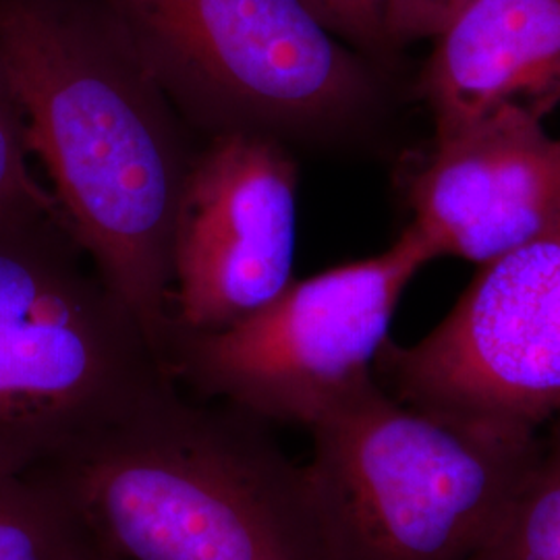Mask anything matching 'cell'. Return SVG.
<instances>
[{"label": "cell", "instance_id": "cell-12", "mask_svg": "<svg viewBox=\"0 0 560 560\" xmlns=\"http://www.w3.org/2000/svg\"><path fill=\"white\" fill-rule=\"evenodd\" d=\"M94 550L48 481L0 469V560H83Z\"/></svg>", "mask_w": 560, "mask_h": 560}, {"label": "cell", "instance_id": "cell-7", "mask_svg": "<svg viewBox=\"0 0 560 560\" xmlns=\"http://www.w3.org/2000/svg\"><path fill=\"white\" fill-rule=\"evenodd\" d=\"M374 376L411 407L540 432L560 413V222L481 264L423 339L386 340Z\"/></svg>", "mask_w": 560, "mask_h": 560}, {"label": "cell", "instance_id": "cell-9", "mask_svg": "<svg viewBox=\"0 0 560 560\" xmlns=\"http://www.w3.org/2000/svg\"><path fill=\"white\" fill-rule=\"evenodd\" d=\"M409 200L441 256L497 260L559 224L560 140L536 120H488L436 141Z\"/></svg>", "mask_w": 560, "mask_h": 560}, {"label": "cell", "instance_id": "cell-13", "mask_svg": "<svg viewBox=\"0 0 560 560\" xmlns=\"http://www.w3.org/2000/svg\"><path fill=\"white\" fill-rule=\"evenodd\" d=\"M32 145L20 96L0 60V217L60 208L30 166Z\"/></svg>", "mask_w": 560, "mask_h": 560}, {"label": "cell", "instance_id": "cell-16", "mask_svg": "<svg viewBox=\"0 0 560 560\" xmlns=\"http://www.w3.org/2000/svg\"><path fill=\"white\" fill-rule=\"evenodd\" d=\"M83 560H115L110 559V557H106V555H102L101 550H94V552H90L88 557Z\"/></svg>", "mask_w": 560, "mask_h": 560}, {"label": "cell", "instance_id": "cell-14", "mask_svg": "<svg viewBox=\"0 0 560 560\" xmlns=\"http://www.w3.org/2000/svg\"><path fill=\"white\" fill-rule=\"evenodd\" d=\"M322 23L368 59H390L395 48L386 36L384 0H305Z\"/></svg>", "mask_w": 560, "mask_h": 560}, {"label": "cell", "instance_id": "cell-1", "mask_svg": "<svg viewBox=\"0 0 560 560\" xmlns=\"http://www.w3.org/2000/svg\"><path fill=\"white\" fill-rule=\"evenodd\" d=\"M0 60L60 210L164 363L173 224L200 145L96 0H0Z\"/></svg>", "mask_w": 560, "mask_h": 560}, {"label": "cell", "instance_id": "cell-15", "mask_svg": "<svg viewBox=\"0 0 560 560\" xmlns=\"http://www.w3.org/2000/svg\"><path fill=\"white\" fill-rule=\"evenodd\" d=\"M471 0H384V25L390 46L436 38Z\"/></svg>", "mask_w": 560, "mask_h": 560}, {"label": "cell", "instance_id": "cell-2", "mask_svg": "<svg viewBox=\"0 0 560 560\" xmlns=\"http://www.w3.org/2000/svg\"><path fill=\"white\" fill-rule=\"evenodd\" d=\"M266 421L175 384L38 474L115 560H324L303 465Z\"/></svg>", "mask_w": 560, "mask_h": 560}, {"label": "cell", "instance_id": "cell-11", "mask_svg": "<svg viewBox=\"0 0 560 560\" xmlns=\"http://www.w3.org/2000/svg\"><path fill=\"white\" fill-rule=\"evenodd\" d=\"M467 560H560V413L501 517Z\"/></svg>", "mask_w": 560, "mask_h": 560}, {"label": "cell", "instance_id": "cell-10", "mask_svg": "<svg viewBox=\"0 0 560 560\" xmlns=\"http://www.w3.org/2000/svg\"><path fill=\"white\" fill-rule=\"evenodd\" d=\"M434 40L421 94L436 141L559 106L560 0H471Z\"/></svg>", "mask_w": 560, "mask_h": 560}, {"label": "cell", "instance_id": "cell-4", "mask_svg": "<svg viewBox=\"0 0 560 560\" xmlns=\"http://www.w3.org/2000/svg\"><path fill=\"white\" fill-rule=\"evenodd\" d=\"M171 384L60 208L0 217V469L34 474Z\"/></svg>", "mask_w": 560, "mask_h": 560}, {"label": "cell", "instance_id": "cell-3", "mask_svg": "<svg viewBox=\"0 0 560 560\" xmlns=\"http://www.w3.org/2000/svg\"><path fill=\"white\" fill-rule=\"evenodd\" d=\"M307 430L324 560L469 559L540 444V432L411 407L376 376Z\"/></svg>", "mask_w": 560, "mask_h": 560}, {"label": "cell", "instance_id": "cell-8", "mask_svg": "<svg viewBox=\"0 0 560 560\" xmlns=\"http://www.w3.org/2000/svg\"><path fill=\"white\" fill-rule=\"evenodd\" d=\"M298 162L258 133L206 138L180 191L171 240L173 326L214 332L293 280Z\"/></svg>", "mask_w": 560, "mask_h": 560}, {"label": "cell", "instance_id": "cell-6", "mask_svg": "<svg viewBox=\"0 0 560 560\" xmlns=\"http://www.w3.org/2000/svg\"><path fill=\"white\" fill-rule=\"evenodd\" d=\"M439 249L411 222L386 252L291 280L258 312L214 332L171 324L164 368L201 397L310 428L374 378L407 284Z\"/></svg>", "mask_w": 560, "mask_h": 560}, {"label": "cell", "instance_id": "cell-5", "mask_svg": "<svg viewBox=\"0 0 560 560\" xmlns=\"http://www.w3.org/2000/svg\"><path fill=\"white\" fill-rule=\"evenodd\" d=\"M189 129L314 141L378 113L376 60L305 0H96Z\"/></svg>", "mask_w": 560, "mask_h": 560}]
</instances>
